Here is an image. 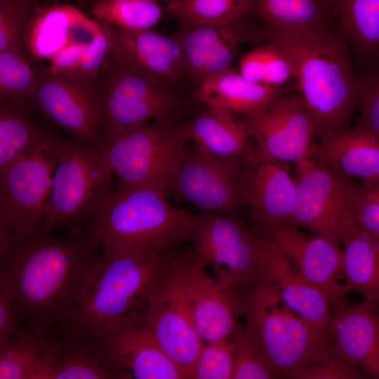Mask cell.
I'll use <instances>...</instances> for the list:
<instances>
[{"label":"cell","instance_id":"obj_1","mask_svg":"<svg viewBox=\"0 0 379 379\" xmlns=\"http://www.w3.org/2000/svg\"><path fill=\"white\" fill-rule=\"evenodd\" d=\"M98 250L85 230L66 237L39 230L0 242V288L27 333L44 335L69 319Z\"/></svg>","mask_w":379,"mask_h":379},{"label":"cell","instance_id":"obj_2","mask_svg":"<svg viewBox=\"0 0 379 379\" xmlns=\"http://www.w3.org/2000/svg\"><path fill=\"white\" fill-rule=\"evenodd\" d=\"M262 37L291 58L298 93L314 121L317 136L350 128L358 107L357 73L347 39L337 22L312 30L264 25Z\"/></svg>","mask_w":379,"mask_h":379},{"label":"cell","instance_id":"obj_3","mask_svg":"<svg viewBox=\"0 0 379 379\" xmlns=\"http://www.w3.org/2000/svg\"><path fill=\"white\" fill-rule=\"evenodd\" d=\"M196 220L197 215L172 205L162 190L119 184L98 205L85 231L100 250L146 253L190 241Z\"/></svg>","mask_w":379,"mask_h":379},{"label":"cell","instance_id":"obj_4","mask_svg":"<svg viewBox=\"0 0 379 379\" xmlns=\"http://www.w3.org/2000/svg\"><path fill=\"white\" fill-rule=\"evenodd\" d=\"M176 248L146 253L100 250L77 307L60 328L100 335L148 300Z\"/></svg>","mask_w":379,"mask_h":379},{"label":"cell","instance_id":"obj_5","mask_svg":"<svg viewBox=\"0 0 379 379\" xmlns=\"http://www.w3.org/2000/svg\"><path fill=\"white\" fill-rule=\"evenodd\" d=\"M246 332L276 378H291L320 358L329 347L328 333L302 319L283 301L265 277L245 296Z\"/></svg>","mask_w":379,"mask_h":379},{"label":"cell","instance_id":"obj_6","mask_svg":"<svg viewBox=\"0 0 379 379\" xmlns=\"http://www.w3.org/2000/svg\"><path fill=\"white\" fill-rule=\"evenodd\" d=\"M180 121L154 120L100 133L96 145L120 185L153 187L168 194L187 145Z\"/></svg>","mask_w":379,"mask_h":379},{"label":"cell","instance_id":"obj_7","mask_svg":"<svg viewBox=\"0 0 379 379\" xmlns=\"http://www.w3.org/2000/svg\"><path fill=\"white\" fill-rule=\"evenodd\" d=\"M65 140L44 128L34 143L0 172V242L44 231L53 175Z\"/></svg>","mask_w":379,"mask_h":379},{"label":"cell","instance_id":"obj_8","mask_svg":"<svg viewBox=\"0 0 379 379\" xmlns=\"http://www.w3.org/2000/svg\"><path fill=\"white\" fill-rule=\"evenodd\" d=\"M192 248L226 290L245 295L265 277L270 243L254 225L237 214L202 213L190 241Z\"/></svg>","mask_w":379,"mask_h":379},{"label":"cell","instance_id":"obj_9","mask_svg":"<svg viewBox=\"0 0 379 379\" xmlns=\"http://www.w3.org/2000/svg\"><path fill=\"white\" fill-rule=\"evenodd\" d=\"M113 171L96 143L66 139L55 166L44 231L79 233L112 192Z\"/></svg>","mask_w":379,"mask_h":379},{"label":"cell","instance_id":"obj_10","mask_svg":"<svg viewBox=\"0 0 379 379\" xmlns=\"http://www.w3.org/2000/svg\"><path fill=\"white\" fill-rule=\"evenodd\" d=\"M100 133H114L154 120H180L177 91L132 69L109 51L96 79Z\"/></svg>","mask_w":379,"mask_h":379},{"label":"cell","instance_id":"obj_11","mask_svg":"<svg viewBox=\"0 0 379 379\" xmlns=\"http://www.w3.org/2000/svg\"><path fill=\"white\" fill-rule=\"evenodd\" d=\"M192 248L173 252L164 275L204 343L231 336L244 313L245 296L223 288Z\"/></svg>","mask_w":379,"mask_h":379},{"label":"cell","instance_id":"obj_12","mask_svg":"<svg viewBox=\"0 0 379 379\" xmlns=\"http://www.w3.org/2000/svg\"><path fill=\"white\" fill-rule=\"evenodd\" d=\"M295 166L291 225L343 244L356 230L351 195L353 180L312 157Z\"/></svg>","mask_w":379,"mask_h":379},{"label":"cell","instance_id":"obj_13","mask_svg":"<svg viewBox=\"0 0 379 379\" xmlns=\"http://www.w3.org/2000/svg\"><path fill=\"white\" fill-rule=\"evenodd\" d=\"M242 119L258 157L296 164L312 157L317 128L299 93H286Z\"/></svg>","mask_w":379,"mask_h":379},{"label":"cell","instance_id":"obj_14","mask_svg":"<svg viewBox=\"0 0 379 379\" xmlns=\"http://www.w3.org/2000/svg\"><path fill=\"white\" fill-rule=\"evenodd\" d=\"M242 161L215 156L187 145L168 193L204 213L237 214L241 206Z\"/></svg>","mask_w":379,"mask_h":379},{"label":"cell","instance_id":"obj_15","mask_svg":"<svg viewBox=\"0 0 379 379\" xmlns=\"http://www.w3.org/2000/svg\"><path fill=\"white\" fill-rule=\"evenodd\" d=\"M251 15L231 23H212L178 18L173 36L184 56L188 79L194 88L205 79L232 68L240 45L261 38V28Z\"/></svg>","mask_w":379,"mask_h":379},{"label":"cell","instance_id":"obj_16","mask_svg":"<svg viewBox=\"0 0 379 379\" xmlns=\"http://www.w3.org/2000/svg\"><path fill=\"white\" fill-rule=\"evenodd\" d=\"M67 132L72 138L96 143L99 135L100 101L96 81L43 71L37 74L34 93L27 101Z\"/></svg>","mask_w":379,"mask_h":379},{"label":"cell","instance_id":"obj_17","mask_svg":"<svg viewBox=\"0 0 379 379\" xmlns=\"http://www.w3.org/2000/svg\"><path fill=\"white\" fill-rule=\"evenodd\" d=\"M145 302L98 338L121 379L186 378L157 343L145 319Z\"/></svg>","mask_w":379,"mask_h":379},{"label":"cell","instance_id":"obj_18","mask_svg":"<svg viewBox=\"0 0 379 379\" xmlns=\"http://www.w3.org/2000/svg\"><path fill=\"white\" fill-rule=\"evenodd\" d=\"M258 230L276 251L291 261L303 277L330 298L332 305L343 300L347 291L344 276L343 251L339 245L288 224Z\"/></svg>","mask_w":379,"mask_h":379},{"label":"cell","instance_id":"obj_19","mask_svg":"<svg viewBox=\"0 0 379 379\" xmlns=\"http://www.w3.org/2000/svg\"><path fill=\"white\" fill-rule=\"evenodd\" d=\"M241 204L258 228L291 225L295 184L289 164L258 157L254 149L242 160Z\"/></svg>","mask_w":379,"mask_h":379},{"label":"cell","instance_id":"obj_20","mask_svg":"<svg viewBox=\"0 0 379 379\" xmlns=\"http://www.w3.org/2000/svg\"><path fill=\"white\" fill-rule=\"evenodd\" d=\"M107 26L110 51L126 65L177 91L190 83L181 47L173 35L151 29L132 31Z\"/></svg>","mask_w":379,"mask_h":379},{"label":"cell","instance_id":"obj_21","mask_svg":"<svg viewBox=\"0 0 379 379\" xmlns=\"http://www.w3.org/2000/svg\"><path fill=\"white\" fill-rule=\"evenodd\" d=\"M52 331L45 334L44 357L32 379H121L98 337Z\"/></svg>","mask_w":379,"mask_h":379},{"label":"cell","instance_id":"obj_22","mask_svg":"<svg viewBox=\"0 0 379 379\" xmlns=\"http://www.w3.org/2000/svg\"><path fill=\"white\" fill-rule=\"evenodd\" d=\"M145 317L162 351L190 378L204 342L164 277L145 302Z\"/></svg>","mask_w":379,"mask_h":379},{"label":"cell","instance_id":"obj_23","mask_svg":"<svg viewBox=\"0 0 379 379\" xmlns=\"http://www.w3.org/2000/svg\"><path fill=\"white\" fill-rule=\"evenodd\" d=\"M328 327L331 346L364 374L379 379V304L364 300L335 305Z\"/></svg>","mask_w":379,"mask_h":379},{"label":"cell","instance_id":"obj_24","mask_svg":"<svg viewBox=\"0 0 379 379\" xmlns=\"http://www.w3.org/2000/svg\"><path fill=\"white\" fill-rule=\"evenodd\" d=\"M102 28V24L71 5L37 8L27 29L25 47L34 58L49 61L68 46L91 41Z\"/></svg>","mask_w":379,"mask_h":379},{"label":"cell","instance_id":"obj_25","mask_svg":"<svg viewBox=\"0 0 379 379\" xmlns=\"http://www.w3.org/2000/svg\"><path fill=\"white\" fill-rule=\"evenodd\" d=\"M311 157L352 180H379V138L360 127L319 136Z\"/></svg>","mask_w":379,"mask_h":379},{"label":"cell","instance_id":"obj_26","mask_svg":"<svg viewBox=\"0 0 379 379\" xmlns=\"http://www.w3.org/2000/svg\"><path fill=\"white\" fill-rule=\"evenodd\" d=\"M265 277L277 288L292 311L314 328L328 333L332 314L331 300L303 277L270 243L265 258Z\"/></svg>","mask_w":379,"mask_h":379},{"label":"cell","instance_id":"obj_27","mask_svg":"<svg viewBox=\"0 0 379 379\" xmlns=\"http://www.w3.org/2000/svg\"><path fill=\"white\" fill-rule=\"evenodd\" d=\"M230 111L205 105V108L185 121L181 133L190 142L211 154L242 161L252 150L251 139L242 118Z\"/></svg>","mask_w":379,"mask_h":379},{"label":"cell","instance_id":"obj_28","mask_svg":"<svg viewBox=\"0 0 379 379\" xmlns=\"http://www.w3.org/2000/svg\"><path fill=\"white\" fill-rule=\"evenodd\" d=\"M283 87L250 81L232 68L214 74L194 87V100L235 114L258 112L286 93Z\"/></svg>","mask_w":379,"mask_h":379},{"label":"cell","instance_id":"obj_29","mask_svg":"<svg viewBox=\"0 0 379 379\" xmlns=\"http://www.w3.org/2000/svg\"><path fill=\"white\" fill-rule=\"evenodd\" d=\"M335 22L347 39L353 60L361 70L379 53V0H331Z\"/></svg>","mask_w":379,"mask_h":379},{"label":"cell","instance_id":"obj_30","mask_svg":"<svg viewBox=\"0 0 379 379\" xmlns=\"http://www.w3.org/2000/svg\"><path fill=\"white\" fill-rule=\"evenodd\" d=\"M250 15L285 30L321 29L335 23L331 0H252Z\"/></svg>","mask_w":379,"mask_h":379},{"label":"cell","instance_id":"obj_31","mask_svg":"<svg viewBox=\"0 0 379 379\" xmlns=\"http://www.w3.org/2000/svg\"><path fill=\"white\" fill-rule=\"evenodd\" d=\"M343 245L347 291L379 304V239L355 230Z\"/></svg>","mask_w":379,"mask_h":379},{"label":"cell","instance_id":"obj_32","mask_svg":"<svg viewBox=\"0 0 379 379\" xmlns=\"http://www.w3.org/2000/svg\"><path fill=\"white\" fill-rule=\"evenodd\" d=\"M27 102L0 100V172L40 137L45 128L38 126Z\"/></svg>","mask_w":379,"mask_h":379},{"label":"cell","instance_id":"obj_33","mask_svg":"<svg viewBox=\"0 0 379 379\" xmlns=\"http://www.w3.org/2000/svg\"><path fill=\"white\" fill-rule=\"evenodd\" d=\"M267 43L244 54L238 61V72L247 80L271 86L283 87L295 79L293 64L277 44Z\"/></svg>","mask_w":379,"mask_h":379},{"label":"cell","instance_id":"obj_34","mask_svg":"<svg viewBox=\"0 0 379 379\" xmlns=\"http://www.w3.org/2000/svg\"><path fill=\"white\" fill-rule=\"evenodd\" d=\"M91 10L105 25L132 31L151 29L163 12L158 2L149 0H93Z\"/></svg>","mask_w":379,"mask_h":379},{"label":"cell","instance_id":"obj_35","mask_svg":"<svg viewBox=\"0 0 379 379\" xmlns=\"http://www.w3.org/2000/svg\"><path fill=\"white\" fill-rule=\"evenodd\" d=\"M44 349L45 334L27 333L0 343V379H32Z\"/></svg>","mask_w":379,"mask_h":379},{"label":"cell","instance_id":"obj_36","mask_svg":"<svg viewBox=\"0 0 379 379\" xmlns=\"http://www.w3.org/2000/svg\"><path fill=\"white\" fill-rule=\"evenodd\" d=\"M252 0H174L166 11L175 17L212 23H231L250 15Z\"/></svg>","mask_w":379,"mask_h":379},{"label":"cell","instance_id":"obj_37","mask_svg":"<svg viewBox=\"0 0 379 379\" xmlns=\"http://www.w3.org/2000/svg\"><path fill=\"white\" fill-rule=\"evenodd\" d=\"M36 81L37 74L32 69L24 53L0 52V100L27 102Z\"/></svg>","mask_w":379,"mask_h":379},{"label":"cell","instance_id":"obj_38","mask_svg":"<svg viewBox=\"0 0 379 379\" xmlns=\"http://www.w3.org/2000/svg\"><path fill=\"white\" fill-rule=\"evenodd\" d=\"M36 8L34 0H0V52L24 53L26 34Z\"/></svg>","mask_w":379,"mask_h":379},{"label":"cell","instance_id":"obj_39","mask_svg":"<svg viewBox=\"0 0 379 379\" xmlns=\"http://www.w3.org/2000/svg\"><path fill=\"white\" fill-rule=\"evenodd\" d=\"M230 338L234 350L232 379L276 378L245 327L238 324Z\"/></svg>","mask_w":379,"mask_h":379},{"label":"cell","instance_id":"obj_40","mask_svg":"<svg viewBox=\"0 0 379 379\" xmlns=\"http://www.w3.org/2000/svg\"><path fill=\"white\" fill-rule=\"evenodd\" d=\"M355 229L379 239V180L352 181Z\"/></svg>","mask_w":379,"mask_h":379},{"label":"cell","instance_id":"obj_41","mask_svg":"<svg viewBox=\"0 0 379 379\" xmlns=\"http://www.w3.org/2000/svg\"><path fill=\"white\" fill-rule=\"evenodd\" d=\"M234 350L230 337L204 343L190 378L232 379Z\"/></svg>","mask_w":379,"mask_h":379},{"label":"cell","instance_id":"obj_42","mask_svg":"<svg viewBox=\"0 0 379 379\" xmlns=\"http://www.w3.org/2000/svg\"><path fill=\"white\" fill-rule=\"evenodd\" d=\"M357 95L359 115L356 126L379 138V69L369 67L357 75Z\"/></svg>","mask_w":379,"mask_h":379},{"label":"cell","instance_id":"obj_43","mask_svg":"<svg viewBox=\"0 0 379 379\" xmlns=\"http://www.w3.org/2000/svg\"><path fill=\"white\" fill-rule=\"evenodd\" d=\"M364 374L338 354L329 344L318 359L298 369L291 378L296 379H359Z\"/></svg>","mask_w":379,"mask_h":379},{"label":"cell","instance_id":"obj_44","mask_svg":"<svg viewBox=\"0 0 379 379\" xmlns=\"http://www.w3.org/2000/svg\"><path fill=\"white\" fill-rule=\"evenodd\" d=\"M111 39L107 25L91 41L72 77L96 81L98 74L110 51Z\"/></svg>","mask_w":379,"mask_h":379},{"label":"cell","instance_id":"obj_45","mask_svg":"<svg viewBox=\"0 0 379 379\" xmlns=\"http://www.w3.org/2000/svg\"><path fill=\"white\" fill-rule=\"evenodd\" d=\"M91 41L65 47L49 60L50 64L45 71L53 74L72 76Z\"/></svg>","mask_w":379,"mask_h":379},{"label":"cell","instance_id":"obj_46","mask_svg":"<svg viewBox=\"0 0 379 379\" xmlns=\"http://www.w3.org/2000/svg\"><path fill=\"white\" fill-rule=\"evenodd\" d=\"M27 333L11 299L0 288V343Z\"/></svg>","mask_w":379,"mask_h":379},{"label":"cell","instance_id":"obj_47","mask_svg":"<svg viewBox=\"0 0 379 379\" xmlns=\"http://www.w3.org/2000/svg\"><path fill=\"white\" fill-rule=\"evenodd\" d=\"M369 67H375L377 69H379V53H378V55L375 60V61L373 62V64H372L371 66ZM367 68V67H366Z\"/></svg>","mask_w":379,"mask_h":379},{"label":"cell","instance_id":"obj_48","mask_svg":"<svg viewBox=\"0 0 379 379\" xmlns=\"http://www.w3.org/2000/svg\"><path fill=\"white\" fill-rule=\"evenodd\" d=\"M149 1H156V2L162 1V2L166 3V4H167L168 3H171V2L173 1L174 0H149Z\"/></svg>","mask_w":379,"mask_h":379}]
</instances>
